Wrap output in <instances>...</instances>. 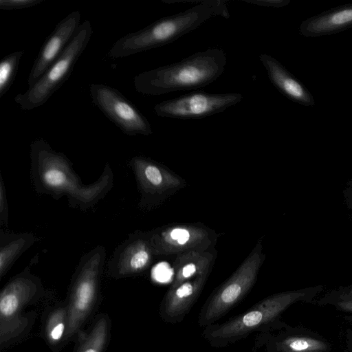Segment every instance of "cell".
Returning a JSON list of instances; mask_svg holds the SVG:
<instances>
[{"instance_id":"obj_1","label":"cell","mask_w":352,"mask_h":352,"mask_svg":"<svg viewBox=\"0 0 352 352\" xmlns=\"http://www.w3.org/2000/svg\"><path fill=\"white\" fill-rule=\"evenodd\" d=\"M30 155L36 190L56 199L65 196L73 207L82 210L93 207L113 186V175L108 163L94 184L84 185L67 156L54 150L45 140H34L30 144Z\"/></svg>"},{"instance_id":"obj_2","label":"cell","mask_w":352,"mask_h":352,"mask_svg":"<svg viewBox=\"0 0 352 352\" xmlns=\"http://www.w3.org/2000/svg\"><path fill=\"white\" fill-rule=\"evenodd\" d=\"M195 1L199 3L121 37L110 47L107 56L118 59L157 48L175 41L212 18H230L228 8L223 0L190 2Z\"/></svg>"},{"instance_id":"obj_3","label":"cell","mask_w":352,"mask_h":352,"mask_svg":"<svg viewBox=\"0 0 352 352\" xmlns=\"http://www.w3.org/2000/svg\"><path fill=\"white\" fill-rule=\"evenodd\" d=\"M226 63L223 49L210 47L180 61L140 73L134 77L133 85L138 93L147 96L197 89L216 80Z\"/></svg>"},{"instance_id":"obj_4","label":"cell","mask_w":352,"mask_h":352,"mask_svg":"<svg viewBox=\"0 0 352 352\" xmlns=\"http://www.w3.org/2000/svg\"><path fill=\"white\" fill-rule=\"evenodd\" d=\"M316 289L287 291L270 295L243 313L223 322L206 327L201 335L214 348H223L233 344L279 321L281 314L286 309L304 299Z\"/></svg>"},{"instance_id":"obj_5","label":"cell","mask_w":352,"mask_h":352,"mask_svg":"<svg viewBox=\"0 0 352 352\" xmlns=\"http://www.w3.org/2000/svg\"><path fill=\"white\" fill-rule=\"evenodd\" d=\"M265 258L260 239L234 272L206 300L198 315L199 327L204 329L215 323L245 298L254 285Z\"/></svg>"},{"instance_id":"obj_6","label":"cell","mask_w":352,"mask_h":352,"mask_svg":"<svg viewBox=\"0 0 352 352\" xmlns=\"http://www.w3.org/2000/svg\"><path fill=\"white\" fill-rule=\"evenodd\" d=\"M92 32L90 21H84L62 54L36 83L14 97V102L22 110L30 111L42 106L60 88L87 46Z\"/></svg>"},{"instance_id":"obj_7","label":"cell","mask_w":352,"mask_h":352,"mask_svg":"<svg viewBox=\"0 0 352 352\" xmlns=\"http://www.w3.org/2000/svg\"><path fill=\"white\" fill-rule=\"evenodd\" d=\"M105 258L104 248L97 245L79 261L67 314V337L72 336L78 329L94 304Z\"/></svg>"},{"instance_id":"obj_8","label":"cell","mask_w":352,"mask_h":352,"mask_svg":"<svg viewBox=\"0 0 352 352\" xmlns=\"http://www.w3.org/2000/svg\"><path fill=\"white\" fill-rule=\"evenodd\" d=\"M155 256L214 248L215 231L201 223L169 224L146 232Z\"/></svg>"},{"instance_id":"obj_9","label":"cell","mask_w":352,"mask_h":352,"mask_svg":"<svg viewBox=\"0 0 352 352\" xmlns=\"http://www.w3.org/2000/svg\"><path fill=\"white\" fill-rule=\"evenodd\" d=\"M141 194L140 206L151 209L186 186L185 180L151 158L139 155L129 162Z\"/></svg>"},{"instance_id":"obj_10","label":"cell","mask_w":352,"mask_h":352,"mask_svg":"<svg viewBox=\"0 0 352 352\" xmlns=\"http://www.w3.org/2000/svg\"><path fill=\"white\" fill-rule=\"evenodd\" d=\"M89 93L94 105L124 133L131 136L153 133L148 119L117 89L92 83Z\"/></svg>"},{"instance_id":"obj_11","label":"cell","mask_w":352,"mask_h":352,"mask_svg":"<svg viewBox=\"0 0 352 352\" xmlns=\"http://www.w3.org/2000/svg\"><path fill=\"white\" fill-rule=\"evenodd\" d=\"M239 93L213 94L193 91L162 101L153 107L159 117L176 119H199L224 111L243 99Z\"/></svg>"},{"instance_id":"obj_12","label":"cell","mask_w":352,"mask_h":352,"mask_svg":"<svg viewBox=\"0 0 352 352\" xmlns=\"http://www.w3.org/2000/svg\"><path fill=\"white\" fill-rule=\"evenodd\" d=\"M40 283L29 267L5 286L0 296L1 341L7 340L19 326V311L39 291Z\"/></svg>"},{"instance_id":"obj_13","label":"cell","mask_w":352,"mask_h":352,"mask_svg":"<svg viewBox=\"0 0 352 352\" xmlns=\"http://www.w3.org/2000/svg\"><path fill=\"white\" fill-rule=\"evenodd\" d=\"M155 256L146 232H136L115 250L107 263L108 272L116 277L142 273L151 266Z\"/></svg>"},{"instance_id":"obj_14","label":"cell","mask_w":352,"mask_h":352,"mask_svg":"<svg viewBox=\"0 0 352 352\" xmlns=\"http://www.w3.org/2000/svg\"><path fill=\"white\" fill-rule=\"evenodd\" d=\"M80 12L73 11L60 21L47 38L35 58L28 78L30 87L62 54L80 25Z\"/></svg>"},{"instance_id":"obj_15","label":"cell","mask_w":352,"mask_h":352,"mask_svg":"<svg viewBox=\"0 0 352 352\" xmlns=\"http://www.w3.org/2000/svg\"><path fill=\"white\" fill-rule=\"evenodd\" d=\"M208 276H199L168 288L160 305L162 320L172 324L181 322L198 299Z\"/></svg>"},{"instance_id":"obj_16","label":"cell","mask_w":352,"mask_h":352,"mask_svg":"<svg viewBox=\"0 0 352 352\" xmlns=\"http://www.w3.org/2000/svg\"><path fill=\"white\" fill-rule=\"evenodd\" d=\"M216 258L214 248L189 251L176 255L173 264L174 276L169 289L199 276H209Z\"/></svg>"},{"instance_id":"obj_17","label":"cell","mask_w":352,"mask_h":352,"mask_svg":"<svg viewBox=\"0 0 352 352\" xmlns=\"http://www.w3.org/2000/svg\"><path fill=\"white\" fill-rule=\"evenodd\" d=\"M272 84L290 100L305 105L314 103L302 86L276 58L267 54L258 56Z\"/></svg>"},{"instance_id":"obj_18","label":"cell","mask_w":352,"mask_h":352,"mask_svg":"<svg viewBox=\"0 0 352 352\" xmlns=\"http://www.w3.org/2000/svg\"><path fill=\"white\" fill-rule=\"evenodd\" d=\"M352 25V6L342 7L303 22V35L316 36L342 30Z\"/></svg>"},{"instance_id":"obj_19","label":"cell","mask_w":352,"mask_h":352,"mask_svg":"<svg viewBox=\"0 0 352 352\" xmlns=\"http://www.w3.org/2000/svg\"><path fill=\"white\" fill-rule=\"evenodd\" d=\"M38 239L32 233H3L0 235V276L2 277L16 260Z\"/></svg>"},{"instance_id":"obj_20","label":"cell","mask_w":352,"mask_h":352,"mask_svg":"<svg viewBox=\"0 0 352 352\" xmlns=\"http://www.w3.org/2000/svg\"><path fill=\"white\" fill-rule=\"evenodd\" d=\"M25 52L19 50L4 56L0 62V98L10 89Z\"/></svg>"},{"instance_id":"obj_21","label":"cell","mask_w":352,"mask_h":352,"mask_svg":"<svg viewBox=\"0 0 352 352\" xmlns=\"http://www.w3.org/2000/svg\"><path fill=\"white\" fill-rule=\"evenodd\" d=\"M107 334V321L102 318L96 322L77 352H102L106 342Z\"/></svg>"},{"instance_id":"obj_22","label":"cell","mask_w":352,"mask_h":352,"mask_svg":"<svg viewBox=\"0 0 352 352\" xmlns=\"http://www.w3.org/2000/svg\"><path fill=\"white\" fill-rule=\"evenodd\" d=\"M67 314L62 309L56 311L49 319L47 324V335L49 340L55 342L61 339L67 329Z\"/></svg>"},{"instance_id":"obj_23","label":"cell","mask_w":352,"mask_h":352,"mask_svg":"<svg viewBox=\"0 0 352 352\" xmlns=\"http://www.w3.org/2000/svg\"><path fill=\"white\" fill-rule=\"evenodd\" d=\"M45 0H0V9L3 10H21L35 6Z\"/></svg>"},{"instance_id":"obj_24","label":"cell","mask_w":352,"mask_h":352,"mask_svg":"<svg viewBox=\"0 0 352 352\" xmlns=\"http://www.w3.org/2000/svg\"><path fill=\"white\" fill-rule=\"evenodd\" d=\"M0 181V222L1 225H6L8 219V206L6 187L1 176Z\"/></svg>"},{"instance_id":"obj_25","label":"cell","mask_w":352,"mask_h":352,"mask_svg":"<svg viewBox=\"0 0 352 352\" xmlns=\"http://www.w3.org/2000/svg\"><path fill=\"white\" fill-rule=\"evenodd\" d=\"M243 1L263 7H283L289 1L285 0H243Z\"/></svg>"},{"instance_id":"obj_26","label":"cell","mask_w":352,"mask_h":352,"mask_svg":"<svg viewBox=\"0 0 352 352\" xmlns=\"http://www.w3.org/2000/svg\"><path fill=\"white\" fill-rule=\"evenodd\" d=\"M337 304L340 309L352 312V301L340 300Z\"/></svg>"},{"instance_id":"obj_27","label":"cell","mask_w":352,"mask_h":352,"mask_svg":"<svg viewBox=\"0 0 352 352\" xmlns=\"http://www.w3.org/2000/svg\"><path fill=\"white\" fill-rule=\"evenodd\" d=\"M340 300L352 301V287L346 289L340 296Z\"/></svg>"},{"instance_id":"obj_28","label":"cell","mask_w":352,"mask_h":352,"mask_svg":"<svg viewBox=\"0 0 352 352\" xmlns=\"http://www.w3.org/2000/svg\"><path fill=\"white\" fill-rule=\"evenodd\" d=\"M349 189V190H351V192L350 193L351 195H348L349 197V198H347V200L349 202V206L351 207V208L352 210V184H351V186Z\"/></svg>"}]
</instances>
